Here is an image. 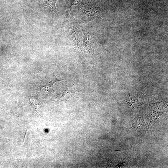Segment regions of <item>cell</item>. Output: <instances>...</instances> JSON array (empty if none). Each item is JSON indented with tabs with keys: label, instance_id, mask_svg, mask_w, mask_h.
<instances>
[{
	"label": "cell",
	"instance_id": "1",
	"mask_svg": "<svg viewBox=\"0 0 168 168\" xmlns=\"http://www.w3.org/2000/svg\"><path fill=\"white\" fill-rule=\"evenodd\" d=\"M72 34L74 40L76 41L78 47L81 50L82 39L79 33L77 28L73 27L72 30Z\"/></svg>",
	"mask_w": 168,
	"mask_h": 168
},
{
	"label": "cell",
	"instance_id": "2",
	"mask_svg": "<svg viewBox=\"0 0 168 168\" xmlns=\"http://www.w3.org/2000/svg\"><path fill=\"white\" fill-rule=\"evenodd\" d=\"M44 5L51 9L52 11L57 14V8L55 6V4L57 0H43Z\"/></svg>",
	"mask_w": 168,
	"mask_h": 168
},
{
	"label": "cell",
	"instance_id": "3",
	"mask_svg": "<svg viewBox=\"0 0 168 168\" xmlns=\"http://www.w3.org/2000/svg\"><path fill=\"white\" fill-rule=\"evenodd\" d=\"M85 39H84L83 43L86 48L89 50H91L92 48V40L90 37L86 32H85Z\"/></svg>",
	"mask_w": 168,
	"mask_h": 168
},
{
	"label": "cell",
	"instance_id": "4",
	"mask_svg": "<svg viewBox=\"0 0 168 168\" xmlns=\"http://www.w3.org/2000/svg\"><path fill=\"white\" fill-rule=\"evenodd\" d=\"M85 11L87 16L89 17L97 15L95 9L90 5L86 6Z\"/></svg>",
	"mask_w": 168,
	"mask_h": 168
},
{
	"label": "cell",
	"instance_id": "5",
	"mask_svg": "<svg viewBox=\"0 0 168 168\" xmlns=\"http://www.w3.org/2000/svg\"><path fill=\"white\" fill-rule=\"evenodd\" d=\"M71 90H65L62 93L61 98H71L73 95V92Z\"/></svg>",
	"mask_w": 168,
	"mask_h": 168
},
{
	"label": "cell",
	"instance_id": "6",
	"mask_svg": "<svg viewBox=\"0 0 168 168\" xmlns=\"http://www.w3.org/2000/svg\"><path fill=\"white\" fill-rule=\"evenodd\" d=\"M81 0H72L70 7L68 8L67 14L69 15L73 7L77 5L80 2Z\"/></svg>",
	"mask_w": 168,
	"mask_h": 168
},
{
	"label": "cell",
	"instance_id": "7",
	"mask_svg": "<svg viewBox=\"0 0 168 168\" xmlns=\"http://www.w3.org/2000/svg\"><path fill=\"white\" fill-rule=\"evenodd\" d=\"M27 132V130H26V132L25 134V136H24V139L23 142H24V141L25 138V136H26V134Z\"/></svg>",
	"mask_w": 168,
	"mask_h": 168
}]
</instances>
